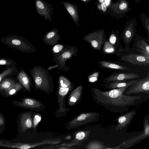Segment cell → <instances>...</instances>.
Returning a JSON list of instances; mask_svg holds the SVG:
<instances>
[{"label": "cell", "instance_id": "obj_17", "mask_svg": "<svg viewBox=\"0 0 149 149\" xmlns=\"http://www.w3.org/2000/svg\"><path fill=\"white\" fill-rule=\"evenodd\" d=\"M98 63L100 68L103 69L119 70H129V68L126 66L110 61L101 60L99 61Z\"/></svg>", "mask_w": 149, "mask_h": 149}, {"label": "cell", "instance_id": "obj_37", "mask_svg": "<svg viewBox=\"0 0 149 149\" xmlns=\"http://www.w3.org/2000/svg\"><path fill=\"white\" fill-rule=\"evenodd\" d=\"M127 7V4L125 3H122L119 6V8L120 10H123Z\"/></svg>", "mask_w": 149, "mask_h": 149}, {"label": "cell", "instance_id": "obj_36", "mask_svg": "<svg viewBox=\"0 0 149 149\" xmlns=\"http://www.w3.org/2000/svg\"><path fill=\"white\" fill-rule=\"evenodd\" d=\"M71 55V54L69 52H65L63 54L62 56L64 58H68L70 57Z\"/></svg>", "mask_w": 149, "mask_h": 149}, {"label": "cell", "instance_id": "obj_15", "mask_svg": "<svg viewBox=\"0 0 149 149\" xmlns=\"http://www.w3.org/2000/svg\"><path fill=\"white\" fill-rule=\"evenodd\" d=\"M132 79L129 80L116 81L107 82L102 85L105 88L109 89L119 88L130 86L134 82L138 80Z\"/></svg>", "mask_w": 149, "mask_h": 149}, {"label": "cell", "instance_id": "obj_40", "mask_svg": "<svg viewBox=\"0 0 149 149\" xmlns=\"http://www.w3.org/2000/svg\"><path fill=\"white\" fill-rule=\"evenodd\" d=\"M102 9L104 12H105L107 10V7L105 5L104 2H102L101 4Z\"/></svg>", "mask_w": 149, "mask_h": 149}, {"label": "cell", "instance_id": "obj_14", "mask_svg": "<svg viewBox=\"0 0 149 149\" xmlns=\"http://www.w3.org/2000/svg\"><path fill=\"white\" fill-rule=\"evenodd\" d=\"M102 49V54H112L119 57L121 55L127 52L125 49H119L113 46L107 40L104 43Z\"/></svg>", "mask_w": 149, "mask_h": 149}, {"label": "cell", "instance_id": "obj_19", "mask_svg": "<svg viewBox=\"0 0 149 149\" xmlns=\"http://www.w3.org/2000/svg\"><path fill=\"white\" fill-rule=\"evenodd\" d=\"M17 79L21 85L28 92H31V83L30 79L22 69L18 73Z\"/></svg>", "mask_w": 149, "mask_h": 149}, {"label": "cell", "instance_id": "obj_38", "mask_svg": "<svg viewBox=\"0 0 149 149\" xmlns=\"http://www.w3.org/2000/svg\"><path fill=\"white\" fill-rule=\"evenodd\" d=\"M55 35V33L54 32H51L48 33L47 36V38L50 39L52 38Z\"/></svg>", "mask_w": 149, "mask_h": 149}, {"label": "cell", "instance_id": "obj_21", "mask_svg": "<svg viewBox=\"0 0 149 149\" xmlns=\"http://www.w3.org/2000/svg\"><path fill=\"white\" fill-rule=\"evenodd\" d=\"M6 69L0 74V82L4 78L14 76L19 72L15 65L5 66Z\"/></svg>", "mask_w": 149, "mask_h": 149}, {"label": "cell", "instance_id": "obj_45", "mask_svg": "<svg viewBox=\"0 0 149 149\" xmlns=\"http://www.w3.org/2000/svg\"></svg>", "mask_w": 149, "mask_h": 149}, {"label": "cell", "instance_id": "obj_30", "mask_svg": "<svg viewBox=\"0 0 149 149\" xmlns=\"http://www.w3.org/2000/svg\"><path fill=\"white\" fill-rule=\"evenodd\" d=\"M99 72L95 71L90 74L88 77V81L91 83H95L98 80L99 75Z\"/></svg>", "mask_w": 149, "mask_h": 149}, {"label": "cell", "instance_id": "obj_27", "mask_svg": "<svg viewBox=\"0 0 149 149\" xmlns=\"http://www.w3.org/2000/svg\"><path fill=\"white\" fill-rule=\"evenodd\" d=\"M64 5L73 19L76 22L78 19V15L75 8L72 5L68 3H64Z\"/></svg>", "mask_w": 149, "mask_h": 149}, {"label": "cell", "instance_id": "obj_32", "mask_svg": "<svg viewBox=\"0 0 149 149\" xmlns=\"http://www.w3.org/2000/svg\"><path fill=\"white\" fill-rule=\"evenodd\" d=\"M136 50L143 56L149 59V52L139 49L136 48Z\"/></svg>", "mask_w": 149, "mask_h": 149}, {"label": "cell", "instance_id": "obj_23", "mask_svg": "<svg viewBox=\"0 0 149 149\" xmlns=\"http://www.w3.org/2000/svg\"><path fill=\"white\" fill-rule=\"evenodd\" d=\"M120 40L118 33L116 32H113L111 33L109 36L108 41L112 45L117 48L122 49H125L122 45Z\"/></svg>", "mask_w": 149, "mask_h": 149}, {"label": "cell", "instance_id": "obj_11", "mask_svg": "<svg viewBox=\"0 0 149 149\" xmlns=\"http://www.w3.org/2000/svg\"><path fill=\"white\" fill-rule=\"evenodd\" d=\"M136 113V110L134 109L118 116L117 118L116 130L121 131L126 130Z\"/></svg>", "mask_w": 149, "mask_h": 149}, {"label": "cell", "instance_id": "obj_42", "mask_svg": "<svg viewBox=\"0 0 149 149\" xmlns=\"http://www.w3.org/2000/svg\"><path fill=\"white\" fill-rule=\"evenodd\" d=\"M72 138V136H71L68 135L65 138H64V139L65 140H70Z\"/></svg>", "mask_w": 149, "mask_h": 149}, {"label": "cell", "instance_id": "obj_16", "mask_svg": "<svg viewBox=\"0 0 149 149\" xmlns=\"http://www.w3.org/2000/svg\"><path fill=\"white\" fill-rule=\"evenodd\" d=\"M32 114L31 112H26L22 115L20 120L22 132H24L27 130L32 127L33 120L31 117Z\"/></svg>", "mask_w": 149, "mask_h": 149}, {"label": "cell", "instance_id": "obj_33", "mask_svg": "<svg viewBox=\"0 0 149 149\" xmlns=\"http://www.w3.org/2000/svg\"><path fill=\"white\" fill-rule=\"evenodd\" d=\"M56 148L58 149H72L77 148L78 147H74L72 146H62L61 145H56L55 146Z\"/></svg>", "mask_w": 149, "mask_h": 149}, {"label": "cell", "instance_id": "obj_44", "mask_svg": "<svg viewBox=\"0 0 149 149\" xmlns=\"http://www.w3.org/2000/svg\"><path fill=\"white\" fill-rule=\"evenodd\" d=\"M1 128L0 127V132L1 131Z\"/></svg>", "mask_w": 149, "mask_h": 149}, {"label": "cell", "instance_id": "obj_10", "mask_svg": "<svg viewBox=\"0 0 149 149\" xmlns=\"http://www.w3.org/2000/svg\"><path fill=\"white\" fill-rule=\"evenodd\" d=\"M139 77V75L136 73L116 72L102 79V83H104L109 81H116L135 79Z\"/></svg>", "mask_w": 149, "mask_h": 149}, {"label": "cell", "instance_id": "obj_12", "mask_svg": "<svg viewBox=\"0 0 149 149\" xmlns=\"http://www.w3.org/2000/svg\"><path fill=\"white\" fill-rule=\"evenodd\" d=\"M136 29L132 24L127 25L125 28L120 36L125 45V48L128 52L130 46L135 35Z\"/></svg>", "mask_w": 149, "mask_h": 149}, {"label": "cell", "instance_id": "obj_34", "mask_svg": "<svg viewBox=\"0 0 149 149\" xmlns=\"http://www.w3.org/2000/svg\"><path fill=\"white\" fill-rule=\"evenodd\" d=\"M63 48V46L60 45H57L53 47V50L55 52H58L61 51Z\"/></svg>", "mask_w": 149, "mask_h": 149}, {"label": "cell", "instance_id": "obj_2", "mask_svg": "<svg viewBox=\"0 0 149 149\" xmlns=\"http://www.w3.org/2000/svg\"><path fill=\"white\" fill-rule=\"evenodd\" d=\"M72 89L71 84L68 80L65 79L60 80L56 92L58 105V108L55 112V116L57 118L65 116L69 111V108H66L65 98Z\"/></svg>", "mask_w": 149, "mask_h": 149}, {"label": "cell", "instance_id": "obj_3", "mask_svg": "<svg viewBox=\"0 0 149 149\" xmlns=\"http://www.w3.org/2000/svg\"><path fill=\"white\" fill-rule=\"evenodd\" d=\"M100 117L96 111L81 113L67 123L65 127L68 130L77 128L88 124L96 122Z\"/></svg>", "mask_w": 149, "mask_h": 149}, {"label": "cell", "instance_id": "obj_20", "mask_svg": "<svg viewBox=\"0 0 149 149\" xmlns=\"http://www.w3.org/2000/svg\"><path fill=\"white\" fill-rule=\"evenodd\" d=\"M91 131L90 130H81L74 133V138L71 141L68 143H82L88 138Z\"/></svg>", "mask_w": 149, "mask_h": 149}, {"label": "cell", "instance_id": "obj_1", "mask_svg": "<svg viewBox=\"0 0 149 149\" xmlns=\"http://www.w3.org/2000/svg\"><path fill=\"white\" fill-rule=\"evenodd\" d=\"M130 86L103 91L92 88L91 93L93 100L98 105L110 112H127L131 107L140 104L148 99L143 94L128 95L124 94Z\"/></svg>", "mask_w": 149, "mask_h": 149}, {"label": "cell", "instance_id": "obj_6", "mask_svg": "<svg viewBox=\"0 0 149 149\" xmlns=\"http://www.w3.org/2000/svg\"><path fill=\"white\" fill-rule=\"evenodd\" d=\"M143 93L149 95V72L144 78L139 79L128 87L124 93L128 95Z\"/></svg>", "mask_w": 149, "mask_h": 149}, {"label": "cell", "instance_id": "obj_7", "mask_svg": "<svg viewBox=\"0 0 149 149\" xmlns=\"http://www.w3.org/2000/svg\"><path fill=\"white\" fill-rule=\"evenodd\" d=\"M126 53L120 56V61L129 63L134 65L149 66V59L144 57L141 54Z\"/></svg>", "mask_w": 149, "mask_h": 149}, {"label": "cell", "instance_id": "obj_4", "mask_svg": "<svg viewBox=\"0 0 149 149\" xmlns=\"http://www.w3.org/2000/svg\"><path fill=\"white\" fill-rule=\"evenodd\" d=\"M1 41L7 46L24 52H30L31 49L30 43L22 36L11 35L4 37Z\"/></svg>", "mask_w": 149, "mask_h": 149}, {"label": "cell", "instance_id": "obj_28", "mask_svg": "<svg viewBox=\"0 0 149 149\" xmlns=\"http://www.w3.org/2000/svg\"><path fill=\"white\" fill-rule=\"evenodd\" d=\"M23 87L20 82H16L12 88L8 91L4 92V94L8 96L12 95L22 89Z\"/></svg>", "mask_w": 149, "mask_h": 149}, {"label": "cell", "instance_id": "obj_13", "mask_svg": "<svg viewBox=\"0 0 149 149\" xmlns=\"http://www.w3.org/2000/svg\"><path fill=\"white\" fill-rule=\"evenodd\" d=\"M83 90V86L80 85L71 92L68 100L67 104L68 105L73 107L81 101Z\"/></svg>", "mask_w": 149, "mask_h": 149}, {"label": "cell", "instance_id": "obj_8", "mask_svg": "<svg viewBox=\"0 0 149 149\" xmlns=\"http://www.w3.org/2000/svg\"><path fill=\"white\" fill-rule=\"evenodd\" d=\"M13 103L19 107L36 111L37 112L43 110L45 108L44 104L34 98L26 97L21 101H15Z\"/></svg>", "mask_w": 149, "mask_h": 149}, {"label": "cell", "instance_id": "obj_39", "mask_svg": "<svg viewBox=\"0 0 149 149\" xmlns=\"http://www.w3.org/2000/svg\"><path fill=\"white\" fill-rule=\"evenodd\" d=\"M5 124L4 118L2 115L0 114V126L3 125Z\"/></svg>", "mask_w": 149, "mask_h": 149}, {"label": "cell", "instance_id": "obj_35", "mask_svg": "<svg viewBox=\"0 0 149 149\" xmlns=\"http://www.w3.org/2000/svg\"><path fill=\"white\" fill-rule=\"evenodd\" d=\"M125 144V141H124L119 145H118L116 146L115 147H107V146L106 148L105 149H121V148L120 147L121 146H123Z\"/></svg>", "mask_w": 149, "mask_h": 149}, {"label": "cell", "instance_id": "obj_22", "mask_svg": "<svg viewBox=\"0 0 149 149\" xmlns=\"http://www.w3.org/2000/svg\"><path fill=\"white\" fill-rule=\"evenodd\" d=\"M16 82L14 79L10 77L3 79L0 82V91L4 92L12 88Z\"/></svg>", "mask_w": 149, "mask_h": 149}, {"label": "cell", "instance_id": "obj_31", "mask_svg": "<svg viewBox=\"0 0 149 149\" xmlns=\"http://www.w3.org/2000/svg\"><path fill=\"white\" fill-rule=\"evenodd\" d=\"M38 114L35 115L33 120L32 128L35 129L41 120V116Z\"/></svg>", "mask_w": 149, "mask_h": 149}, {"label": "cell", "instance_id": "obj_24", "mask_svg": "<svg viewBox=\"0 0 149 149\" xmlns=\"http://www.w3.org/2000/svg\"><path fill=\"white\" fill-rule=\"evenodd\" d=\"M0 146L21 149L29 148L28 143H11L8 142H6V143H4L3 141H0Z\"/></svg>", "mask_w": 149, "mask_h": 149}, {"label": "cell", "instance_id": "obj_25", "mask_svg": "<svg viewBox=\"0 0 149 149\" xmlns=\"http://www.w3.org/2000/svg\"><path fill=\"white\" fill-rule=\"evenodd\" d=\"M36 5L37 11L39 14L44 16L46 19L49 18L47 8L44 3L40 0H37Z\"/></svg>", "mask_w": 149, "mask_h": 149}, {"label": "cell", "instance_id": "obj_29", "mask_svg": "<svg viewBox=\"0 0 149 149\" xmlns=\"http://www.w3.org/2000/svg\"><path fill=\"white\" fill-rule=\"evenodd\" d=\"M17 64L12 59L6 58H0V65H10Z\"/></svg>", "mask_w": 149, "mask_h": 149}, {"label": "cell", "instance_id": "obj_18", "mask_svg": "<svg viewBox=\"0 0 149 149\" xmlns=\"http://www.w3.org/2000/svg\"><path fill=\"white\" fill-rule=\"evenodd\" d=\"M134 42L132 46L134 48L139 49L149 52V40L138 35H135Z\"/></svg>", "mask_w": 149, "mask_h": 149}, {"label": "cell", "instance_id": "obj_26", "mask_svg": "<svg viewBox=\"0 0 149 149\" xmlns=\"http://www.w3.org/2000/svg\"><path fill=\"white\" fill-rule=\"evenodd\" d=\"M106 147L102 142L94 140L90 141L87 144L85 148L86 149H105Z\"/></svg>", "mask_w": 149, "mask_h": 149}, {"label": "cell", "instance_id": "obj_9", "mask_svg": "<svg viewBox=\"0 0 149 149\" xmlns=\"http://www.w3.org/2000/svg\"><path fill=\"white\" fill-rule=\"evenodd\" d=\"M143 131L140 135L125 141L123 148H127L132 146L134 144L140 140L145 139L149 137V116L147 114L144 117L143 120Z\"/></svg>", "mask_w": 149, "mask_h": 149}, {"label": "cell", "instance_id": "obj_43", "mask_svg": "<svg viewBox=\"0 0 149 149\" xmlns=\"http://www.w3.org/2000/svg\"><path fill=\"white\" fill-rule=\"evenodd\" d=\"M109 1V0H105L106 3H108Z\"/></svg>", "mask_w": 149, "mask_h": 149}, {"label": "cell", "instance_id": "obj_41", "mask_svg": "<svg viewBox=\"0 0 149 149\" xmlns=\"http://www.w3.org/2000/svg\"><path fill=\"white\" fill-rule=\"evenodd\" d=\"M51 145V147L49 148V147H43V148L44 149H54L55 148V146H52V145Z\"/></svg>", "mask_w": 149, "mask_h": 149}, {"label": "cell", "instance_id": "obj_5", "mask_svg": "<svg viewBox=\"0 0 149 149\" xmlns=\"http://www.w3.org/2000/svg\"><path fill=\"white\" fill-rule=\"evenodd\" d=\"M95 50L100 51L107 40L106 35L103 29L98 30L89 33L84 38Z\"/></svg>", "mask_w": 149, "mask_h": 149}]
</instances>
